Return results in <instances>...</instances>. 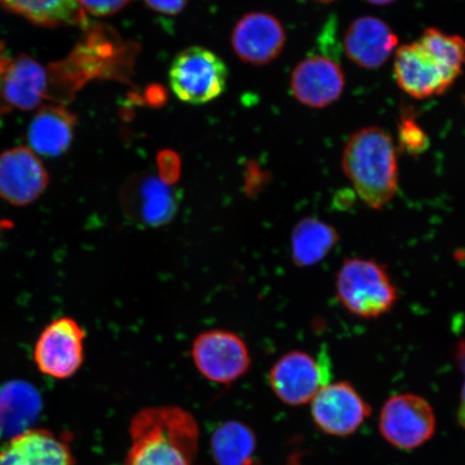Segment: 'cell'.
Returning <instances> with one entry per match:
<instances>
[{
  "label": "cell",
  "instance_id": "8992f818",
  "mask_svg": "<svg viewBox=\"0 0 465 465\" xmlns=\"http://www.w3.org/2000/svg\"><path fill=\"white\" fill-rule=\"evenodd\" d=\"M380 431L389 444L401 450H414L428 443L436 432L431 404L420 395L400 393L383 404Z\"/></svg>",
  "mask_w": 465,
  "mask_h": 465
},
{
  "label": "cell",
  "instance_id": "d6986e66",
  "mask_svg": "<svg viewBox=\"0 0 465 465\" xmlns=\"http://www.w3.org/2000/svg\"><path fill=\"white\" fill-rule=\"evenodd\" d=\"M211 450L217 465H257V436L247 424L226 421L214 429Z\"/></svg>",
  "mask_w": 465,
  "mask_h": 465
},
{
  "label": "cell",
  "instance_id": "5bb4252c",
  "mask_svg": "<svg viewBox=\"0 0 465 465\" xmlns=\"http://www.w3.org/2000/svg\"><path fill=\"white\" fill-rule=\"evenodd\" d=\"M399 38L393 29L380 17L364 15L353 20L346 29L342 45L346 56L364 69L385 65L395 54Z\"/></svg>",
  "mask_w": 465,
  "mask_h": 465
},
{
  "label": "cell",
  "instance_id": "e0dca14e",
  "mask_svg": "<svg viewBox=\"0 0 465 465\" xmlns=\"http://www.w3.org/2000/svg\"><path fill=\"white\" fill-rule=\"evenodd\" d=\"M75 116L62 104H45L29 124L27 138L35 153L57 156L74 138Z\"/></svg>",
  "mask_w": 465,
  "mask_h": 465
},
{
  "label": "cell",
  "instance_id": "ffe728a7",
  "mask_svg": "<svg viewBox=\"0 0 465 465\" xmlns=\"http://www.w3.org/2000/svg\"><path fill=\"white\" fill-rule=\"evenodd\" d=\"M0 4L39 25H74L85 21L78 0H0Z\"/></svg>",
  "mask_w": 465,
  "mask_h": 465
},
{
  "label": "cell",
  "instance_id": "7c38bea8",
  "mask_svg": "<svg viewBox=\"0 0 465 465\" xmlns=\"http://www.w3.org/2000/svg\"><path fill=\"white\" fill-rule=\"evenodd\" d=\"M345 85L346 78L340 64L323 55L310 56L300 62L290 81L296 100L317 109L339 101Z\"/></svg>",
  "mask_w": 465,
  "mask_h": 465
},
{
  "label": "cell",
  "instance_id": "8fae6325",
  "mask_svg": "<svg viewBox=\"0 0 465 465\" xmlns=\"http://www.w3.org/2000/svg\"><path fill=\"white\" fill-rule=\"evenodd\" d=\"M49 183L48 172L32 149L15 147L0 154V199L10 205H31Z\"/></svg>",
  "mask_w": 465,
  "mask_h": 465
},
{
  "label": "cell",
  "instance_id": "9c48e42d",
  "mask_svg": "<svg viewBox=\"0 0 465 465\" xmlns=\"http://www.w3.org/2000/svg\"><path fill=\"white\" fill-rule=\"evenodd\" d=\"M85 332L73 318L62 317L46 325L34 349V360L45 375L66 380L84 362Z\"/></svg>",
  "mask_w": 465,
  "mask_h": 465
},
{
  "label": "cell",
  "instance_id": "3957f363",
  "mask_svg": "<svg viewBox=\"0 0 465 465\" xmlns=\"http://www.w3.org/2000/svg\"><path fill=\"white\" fill-rule=\"evenodd\" d=\"M336 298L351 315L378 319L393 310L399 290L387 267L374 259L346 258L336 272Z\"/></svg>",
  "mask_w": 465,
  "mask_h": 465
},
{
  "label": "cell",
  "instance_id": "cb8c5ba5",
  "mask_svg": "<svg viewBox=\"0 0 465 465\" xmlns=\"http://www.w3.org/2000/svg\"><path fill=\"white\" fill-rule=\"evenodd\" d=\"M131 0H78L81 9L96 16H107L119 13Z\"/></svg>",
  "mask_w": 465,
  "mask_h": 465
},
{
  "label": "cell",
  "instance_id": "9a60e30c",
  "mask_svg": "<svg viewBox=\"0 0 465 465\" xmlns=\"http://www.w3.org/2000/svg\"><path fill=\"white\" fill-rule=\"evenodd\" d=\"M65 441L45 430H28L0 447V465H74Z\"/></svg>",
  "mask_w": 465,
  "mask_h": 465
},
{
  "label": "cell",
  "instance_id": "4fadbf2b",
  "mask_svg": "<svg viewBox=\"0 0 465 465\" xmlns=\"http://www.w3.org/2000/svg\"><path fill=\"white\" fill-rule=\"evenodd\" d=\"M232 45L243 62L265 65L281 55L286 45V32L274 15L252 13L238 21L232 31Z\"/></svg>",
  "mask_w": 465,
  "mask_h": 465
},
{
  "label": "cell",
  "instance_id": "44dd1931",
  "mask_svg": "<svg viewBox=\"0 0 465 465\" xmlns=\"http://www.w3.org/2000/svg\"><path fill=\"white\" fill-rule=\"evenodd\" d=\"M134 199H139L143 218L153 223L165 220L173 213V195L164 182L156 178H143L132 185Z\"/></svg>",
  "mask_w": 465,
  "mask_h": 465
},
{
  "label": "cell",
  "instance_id": "30bf717a",
  "mask_svg": "<svg viewBox=\"0 0 465 465\" xmlns=\"http://www.w3.org/2000/svg\"><path fill=\"white\" fill-rule=\"evenodd\" d=\"M311 411L319 431L339 438L356 433L371 414L370 404L347 381L324 386L312 399Z\"/></svg>",
  "mask_w": 465,
  "mask_h": 465
},
{
  "label": "cell",
  "instance_id": "4316f807",
  "mask_svg": "<svg viewBox=\"0 0 465 465\" xmlns=\"http://www.w3.org/2000/svg\"><path fill=\"white\" fill-rule=\"evenodd\" d=\"M10 62L11 60L7 55H5L3 45H0V79H2L5 72L7 71Z\"/></svg>",
  "mask_w": 465,
  "mask_h": 465
},
{
  "label": "cell",
  "instance_id": "5b68a950",
  "mask_svg": "<svg viewBox=\"0 0 465 465\" xmlns=\"http://www.w3.org/2000/svg\"><path fill=\"white\" fill-rule=\"evenodd\" d=\"M331 378L332 363L328 353L315 357L307 351H293L284 353L272 366L269 383L282 403L301 406L312 402Z\"/></svg>",
  "mask_w": 465,
  "mask_h": 465
},
{
  "label": "cell",
  "instance_id": "603a6c76",
  "mask_svg": "<svg viewBox=\"0 0 465 465\" xmlns=\"http://www.w3.org/2000/svg\"><path fill=\"white\" fill-rule=\"evenodd\" d=\"M398 143L401 150L409 155L417 156L426 153L430 138L417 124L414 114L405 110L398 124Z\"/></svg>",
  "mask_w": 465,
  "mask_h": 465
},
{
  "label": "cell",
  "instance_id": "d4e9b609",
  "mask_svg": "<svg viewBox=\"0 0 465 465\" xmlns=\"http://www.w3.org/2000/svg\"><path fill=\"white\" fill-rule=\"evenodd\" d=\"M455 359L463 375V385L457 411V420L459 426L465 430V339L458 341L455 349Z\"/></svg>",
  "mask_w": 465,
  "mask_h": 465
},
{
  "label": "cell",
  "instance_id": "ac0fdd59",
  "mask_svg": "<svg viewBox=\"0 0 465 465\" xmlns=\"http://www.w3.org/2000/svg\"><path fill=\"white\" fill-rule=\"evenodd\" d=\"M341 241L335 226L316 217H306L295 224L291 234V253L298 267L322 263Z\"/></svg>",
  "mask_w": 465,
  "mask_h": 465
},
{
  "label": "cell",
  "instance_id": "6da1fadb",
  "mask_svg": "<svg viewBox=\"0 0 465 465\" xmlns=\"http://www.w3.org/2000/svg\"><path fill=\"white\" fill-rule=\"evenodd\" d=\"M125 465H194L200 429L178 406L145 407L132 418Z\"/></svg>",
  "mask_w": 465,
  "mask_h": 465
},
{
  "label": "cell",
  "instance_id": "7402d4cb",
  "mask_svg": "<svg viewBox=\"0 0 465 465\" xmlns=\"http://www.w3.org/2000/svg\"><path fill=\"white\" fill-rule=\"evenodd\" d=\"M420 40L451 72L458 75L462 74L465 67V39L463 37L429 27L424 29Z\"/></svg>",
  "mask_w": 465,
  "mask_h": 465
},
{
  "label": "cell",
  "instance_id": "52a82bcc",
  "mask_svg": "<svg viewBox=\"0 0 465 465\" xmlns=\"http://www.w3.org/2000/svg\"><path fill=\"white\" fill-rule=\"evenodd\" d=\"M393 73L400 89L416 100L444 94L460 77L446 67L420 39L395 51Z\"/></svg>",
  "mask_w": 465,
  "mask_h": 465
},
{
  "label": "cell",
  "instance_id": "83f0119b",
  "mask_svg": "<svg viewBox=\"0 0 465 465\" xmlns=\"http://www.w3.org/2000/svg\"><path fill=\"white\" fill-rule=\"evenodd\" d=\"M301 458V453L293 452L292 455L288 458L286 465H302Z\"/></svg>",
  "mask_w": 465,
  "mask_h": 465
},
{
  "label": "cell",
  "instance_id": "2e32d148",
  "mask_svg": "<svg viewBox=\"0 0 465 465\" xmlns=\"http://www.w3.org/2000/svg\"><path fill=\"white\" fill-rule=\"evenodd\" d=\"M43 411V398L36 387L25 381L0 386V440H13L28 431Z\"/></svg>",
  "mask_w": 465,
  "mask_h": 465
},
{
  "label": "cell",
  "instance_id": "f1b7e54d",
  "mask_svg": "<svg viewBox=\"0 0 465 465\" xmlns=\"http://www.w3.org/2000/svg\"><path fill=\"white\" fill-rule=\"evenodd\" d=\"M365 2L375 5H387L397 2V0H365Z\"/></svg>",
  "mask_w": 465,
  "mask_h": 465
},
{
  "label": "cell",
  "instance_id": "484cf974",
  "mask_svg": "<svg viewBox=\"0 0 465 465\" xmlns=\"http://www.w3.org/2000/svg\"><path fill=\"white\" fill-rule=\"evenodd\" d=\"M144 2L156 13L174 15L182 13L188 0H144Z\"/></svg>",
  "mask_w": 465,
  "mask_h": 465
},
{
  "label": "cell",
  "instance_id": "277c9868",
  "mask_svg": "<svg viewBox=\"0 0 465 465\" xmlns=\"http://www.w3.org/2000/svg\"><path fill=\"white\" fill-rule=\"evenodd\" d=\"M229 72L213 51L191 46L174 57L170 84L180 101L202 104L216 100L225 90Z\"/></svg>",
  "mask_w": 465,
  "mask_h": 465
},
{
  "label": "cell",
  "instance_id": "ba28073f",
  "mask_svg": "<svg viewBox=\"0 0 465 465\" xmlns=\"http://www.w3.org/2000/svg\"><path fill=\"white\" fill-rule=\"evenodd\" d=\"M192 359L207 380L228 385L246 375L252 356L246 342L226 330L206 331L196 337L192 346Z\"/></svg>",
  "mask_w": 465,
  "mask_h": 465
},
{
  "label": "cell",
  "instance_id": "7a4b0ae2",
  "mask_svg": "<svg viewBox=\"0 0 465 465\" xmlns=\"http://www.w3.org/2000/svg\"><path fill=\"white\" fill-rule=\"evenodd\" d=\"M341 167L357 195L374 211L385 208L398 193L397 148L381 127L354 132L342 151Z\"/></svg>",
  "mask_w": 465,
  "mask_h": 465
}]
</instances>
